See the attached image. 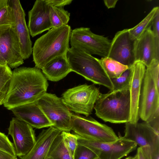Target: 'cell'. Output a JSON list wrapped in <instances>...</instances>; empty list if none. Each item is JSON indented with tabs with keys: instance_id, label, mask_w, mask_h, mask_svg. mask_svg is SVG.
<instances>
[{
	"instance_id": "1",
	"label": "cell",
	"mask_w": 159,
	"mask_h": 159,
	"mask_svg": "<svg viewBox=\"0 0 159 159\" xmlns=\"http://www.w3.org/2000/svg\"><path fill=\"white\" fill-rule=\"evenodd\" d=\"M48 84L41 69L21 67L15 68L4 101L8 110L38 100L46 93Z\"/></svg>"
},
{
	"instance_id": "2",
	"label": "cell",
	"mask_w": 159,
	"mask_h": 159,
	"mask_svg": "<svg viewBox=\"0 0 159 159\" xmlns=\"http://www.w3.org/2000/svg\"><path fill=\"white\" fill-rule=\"evenodd\" d=\"M71 31L68 25L53 28L38 38L32 47L35 66L41 69L52 59L66 56Z\"/></svg>"
},
{
	"instance_id": "3",
	"label": "cell",
	"mask_w": 159,
	"mask_h": 159,
	"mask_svg": "<svg viewBox=\"0 0 159 159\" xmlns=\"http://www.w3.org/2000/svg\"><path fill=\"white\" fill-rule=\"evenodd\" d=\"M94 109L96 116L105 122L121 124L129 122L130 110L129 88L100 93Z\"/></svg>"
},
{
	"instance_id": "4",
	"label": "cell",
	"mask_w": 159,
	"mask_h": 159,
	"mask_svg": "<svg viewBox=\"0 0 159 159\" xmlns=\"http://www.w3.org/2000/svg\"><path fill=\"white\" fill-rule=\"evenodd\" d=\"M66 57L72 71L80 75L94 84L102 85L110 90H113L111 80L105 71L98 58L72 47L69 49Z\"/></svg>"
},
{
	"instance_id": "5",
	"label": "cell",
	"mask_w": 159,
	"mask_h": 159,
	"mask_svg": "<svg viewBox=\"0 0 159 159\" xmlns=\"http://www.w3.org/2000/svg\"><path fill=\"white\" fill-rule=\"evenodd\" d=\"M100 93L94 84H84L67 89L61 98L70 111L88 116L92 114Z\"/></svg>"
},
{
	"instance_id": "6",
	"label": "cell",
	"mask_w": 159,
	"mask_h": 159,
	"mask_svg": "<svg viewBox=\"0 0 159 159\" xmlns=\"http://www.w3.org/2000/svg\"><path fill=\"white\" fill-rule=\"evenodd\" d=\"M76 135L78 144L91 149L99 159H121L134 150L137 146L135 142L122 137L113 142H105Z\"/></svg>"
},
{
	"instance_id": "7",
	"label": "cell",
	"mask_w": 159,
	"mask_h": 159,
	"mask_svg": "<svg viewBox=\"0 0 159 159\" xmlns=\"http://www.w3.org/2000/svg\"><path fill=\"white\" fill-rule=\"evenodd\" d=\"M111 41L107 37L95 34L90 28L84 27L72 30L70 39L71 47L102 57H107Z\"/></svg>"
},
{
	"instance_id": "8",
	"label": "cell",
	"mask_w": 159,
	"mask_h": 159,
	"mask_svg": "<svg viewBox=\"0 0 159 159\" xmlns=\"http://www.w3.org/2000/svg\"><path fill=\"white\" fill-rule=\"evenodd\" d=\"M72 130L82 137L105 142H111L119 138L112 129L90 116L71 113Z\"/></svg>"
},
{
	"instance_id": "9",
	"label": "cell",
	"mask_w": 159,
	"mask_h": 159,
	"mask_svg": "<svg viewBox=\"0 0 159 159\" xmlns=\"http://www.w3.org/2000/svg\"><path fill=\"white\" fill-rule=\"evenodd\" d=\"M38 104L53 127L61 131L71 130V113L61 98L46 93L38 100Z\"/></svg>"
},
{
	"instance_id": "10",
	"label": "cell",
	"mask_w": 159,
	"mask_h": 159,
	"mask_svg": "<svg viewBox=\"0 0 159 159\" xmlns=\"http://www.w3.org/2000/svg\"><path fill=\"white\" fill-rule=\"evenodd\" d=\"M123 138L135 142L140 147L150 148L152 159H159V134L146 122L125 123Z\"/></svg>"
},
{
	"instance_id": "11",
	"label": "cell",
	"mask_w": 159,
	"mask_h": 159,
	"mask_svg": "<svg viewBox=\"0 0 159 159\" xmlns=\"http://www.w3.org/2000/svg\"><path fill=\"white\" fill-rule=\"evenodd\" d=\"M158 111L159 89L157 87L148 69L146 67L139 101V118L144 121H146Z\"/></svg>"
},
{
	"instance_id": "12",
	"label": "cell",
	"mask_w": 159,
	"mask_h": 159,
	"mask_svg": "<svg viewBox=\"0 0 159 159\" xmlns=\"http://www.w3.org/2000/svg\"><path fill=\"white\" fill-rule=\"evenodd\" d=\"M0 50L11 68H16L24 63L14 25H0Z\"/></svg>"
},
{
	"instance_id": "13",
	"label": "cell",
	"mask_w": 159,
	"mask_h": 159,
	"mask_svg": "<svg viewBox=\"0 0 159 159\" xmlns=\"http://www.w3.org/2000/svg\"><path fill=\"white\" fill-rule=\"evenodd\" d=\"M8 134L12 137L16 157L27 154L34 144L36 139L33 128L16 117L10 121Z\"/></svg>"
},
{
	"instance_id": "14",
	"label": "cell",
	"mask_w": 159,
	"mask_h": 159,
	"mask_svg": "<svg viewBox=\"0 0 159 159\" xmlns=\"http://www.w3.org/2000/svg\"><path fill=\"white\" fill-rule=\"evenodd\" d=\"M134 42L130 38L129 29L118 31L111 41L107 57L130 67L135 61Z\"/></svg>"
},
{
	"instance_id": "15",
	"label": "cell",
	"mask_w": 159,
	"mask_h": 159,
	"mask_svg": "<svg viewBox=\"0 0 159 159\" xmlns=\"http://www.w3.org/2000/svg\"><path fill=\"white\" fill-rule=\"evenodd\" d=\"M14 17V27L18 37L21 54L24 60L28 58L32 53V42L25 19V14L19 0H8Z\"/></svg>"
},
{
	"instance_id": "16",
	"label": "cell",
	"mask_w": 159,
	"mask_h": 159,
	"mask_svg": "<svg viewBox=\"0 0 159 159\" xmlns=\"http://www.w3.org/2000/svg\"><path fill=\"white\" fill-rule=\"evenodd\" d=\"M135 61H139L148 67L154 59L159 60V44L156 40L152 26L134 42Z\"/></svg>"
},
{
	"instance_id": "17",
	"label": "cell",
	"mask_w": 159,
	"mask_h": 159,
	"mask_svg": "<svg viewBox=\"0 0 159 159\" xmlns=\"http://www.w3.org/2000/svg\"><path fill=\"white\" fill-rule=\"evenodd\" d=\"M50 7L46 0H36L32 8L29 11L27 27L32 37L52 28Z\"/></svg>"
},
{
	"instance_id": "18",
	"label": "cell",
	"mask_w": 159,
	"mask_h": 159,
	"mask_svg": "<svg viewBox=\"0 0 159 159\" xmlns=\"http://www.w3.org/2000/svg\"><path fill=\"white\" fill-rule=\"evenodd\" d=\"M131 72L129 86L130 110L129 122L136 124L139 119V104L142 84L146 70L145 66L139 61H135L131 66Z\"/></svg>"
},
{
	"instance_id": "19",
	"label": "cell",
	"mask_w": 159,
	"mask_h": 159,
	"mask_svg": "<svg viewBox=\"0 0 159 159\" xmlns=\"http://www.w3.org/2000/svg\"><path fill=\"white\" fill-rule=\"evenodd\" d=\"M10 110L16 117L33 128L40 129L53 126L39 106L37 101L14 107Z\"/></svg>"
},
{
	"instance_id": "20",
	"label": "cell",
	"mask_w": 159,
	"mask_h": 159,
	"mask_svg": "<svg viewBox=\"0 0 159 159\" xmlns=\"http://www.w3.org/2000/svg\"><path fill=\"white\" fill-rule=\"evenodd\" d=\"M61 132L53 126L43 130L31 150L20 159H47L52 144Z\"/></svg>"
},
{
	"instance_id": "21",
	"label": "cell",
	"mask_w": 159,
	"mask_h": 159,
	"mask_svg": "<svg viewBox=\"0 0 159 159\" xmlns=\"http://www.w3.org/2000/svg\"><path fill=\"white\" fill-rule=\"evenodd\" d=\"M47 80L57 82L72 72L66 56L56 57L48 63L42 69Z\"/></svg>"
},
{
	"instance_id": "22",
	"label": "cell",
	"mask_w": 159,
	"mask_h": 159,
	"mask_svg": "<svg viewBox=\"0 0 159 159\" xmlns=\"http://www.w3.org/2000/svg\"><path fill=\"white\" fill-rule=\"evenodd\" d=\"M61 133L52 144L47 159H74L64 142Z\"/></svg>"
},
{
	"instance_id": "23",
	"label": "cell",
	"mask_w": 159,
	"mask_h": 159,
	"mask_svg": "<svg viewBox=\"0 0 159 159\" xmlns=\"http://www.w3.org/2000/svg\"><path fill=\"white\" fill-rule=\"evenodd\" d=\"M98 59L105 71L111 79L119 77L129 68L107 57Z\"/></svg>"
},
{
	"instance_id": "24",
	"label": "cell",
	"mask_w": 159,
	"mask_h": 159,
	"mask_svg": "<svg viewBox=\"0 0 159 159\" xmlns=\"http://www.w3.org/2000/svg\"><path fill=\"white\" fill-rule=\"evenodd\" d=\"M159 10V7H155L152 9L146 16L134 27L129 29V36L133 41L140 37L151 26L154 17Z\"/></svg>"
},
{
	"instance_id": "25",
	"label": "cell",
	"mask_w": 159,
	"mask_h": 159,
	"mask_svg": "<svg viewBox=\"0 0 159 159\" xmlns=\"http://www.w3.org/2000/svg\"><path fill=\"white\" fill-rule=\"evenodd\" d=\"M12 75V71L7 64L0 66V106L3 104L9 88Z\"/></svg>"
},
{
	"instance_id": "26",
	"label": "cell",
	"mask_w": 159,
	"mask_h": 159,
	"mask_svg": "<svg viewBox=\"0 0 159 159\" xmlns=\"http://www.w3.org/2000/svg\"><path fill=\"white\" fill-rule=\"evenodd\" d=\"M50 19L52 28L68 25L70 13L63 7L51 6Z\"/></svg>"
},
{
	"instance_id": "27",
	"label": "cell",
	"mask_w": 159,
	"mask_h": 159,
	"mask_svg": "<svg viewBox=\"0 0 159 159\" xmlns=\"http://www.w3.org/2000/svg\"><path fill=\"white\" fill-rule=\"evenodd\" d=\"M131 72L130 67L119 77L111 79L113 86V90H119L129 88Z\"/></svg>"
},
{
	"instance_id": "28",
	"label": "cell",
	"mask_w": 159,
	"mask_h": 159,
	"mask_svg": "<svg viewBox=\"0 0 159 159\" xmlns=\"http://www.w3.org/2000/svg\"><path fill=\"white\" fill-rule=\"evenodd\" d=\"M74 159H96V153L89 148L78 144L73 156Z\"/></svg>"
},
{
	"instance_id": "29",
	"label": "cell",
	"mask_w": 159,
	"mask_h": 159,
	"mask_svg": "<svg viewBox=\"0 0 159 159\" xmlns=\"http://www.w3.org/2000/svg\"><path fill=\"white\" fill-rule=\"evenodd\" d=\"M14 25L12 9L9 3L0 9V25Z\"/></svg>"
},
{
	"instance_id": "30",
	"label": "cell",
	"mask_w": 159,
	"mask_h": 159,
	"mask_svg": "<svg viewBox=\"0 0 159 159\" xmlns=\"http://www.w3.org/2000/svg\"><path fill=\"white\" fill-rule=\"evenodd\" d=\"M64 142L72 155L73 156L75 150L78 145L77 137L76 134L70 132H61Z\"/></svg>"
},
{
	"instance_id": "31",
	"label": "cell",
	"mask_w": 159,
	"mask_h": 159,
	"mask_svg": "<svg viewBox=\"0 0 159 159\" xmlns=\"http://www.w3.org/2000/svg\"><path fill=\"white\" fill-rule=\"evenodd\" d=\"M0 150L16 157L13 143L4 134L0 132Z\"/></svg>"
},
{
	"instance_id": "32",
	"label": "cell",
	"mask_w": 159,
	"mask_h": 159,
	"mask_svg": "<svg viewBox=\"0 0 159 159\" xmlns=\"http://www.w3.org/2000/svg\"><path fill=\"white\" fill-rule=\"evenodd\" d=\"M146 68L148 69L157 87L159 89V60H153Z\"/></svg>"
},
{
	"instance_id": "33",
	"label": "cell",
	"mask_w": 159,
	"mask_h": 159,
	"mask_svg": "<svg viewBox=\"0 0 159 159\" xmlns=\"http://www.w3.org/2000/svg\"><path fill=\"white\" fill-rule=\"evenodd\" d=\"M150 126L159 134V111L153 114L146 121Z\"/></svg>"
},
{
	"instance_id": "34",
	"label": "cell",
	"mask_w": 159,
	"mask_h": 159,
	"mask_svg": "<svg viewBox=\"0 0 159 159\" xmlns=\"http://www.w3.org/2000/svg\"><path fill=\"white\" fill-rule=\"evenodd\" d=\"M152 30L157 42L159 44V10H158L152 24Z\"/></svg>"
},
{
	"instance_id": "35",
	"label": "cell",
	"mask_w": 159,
	"mask_h": 159,
	"mask_svg": "<svg viewBox=\"0 0 159 159\" xmlns=\"http://www.w3.org/2000/svg\"><path fill=\"white\" fill-rule=\"evenodd\" d=\"M136 154L139 159H152L150 148L148 146L139 147Z\"/></svg>"
},
{
	"instance_id": "36",
	"label": "cell",
	"mask_w": 159,
	"mask_h": 159,
	"mask_svg": "<svg viewBox=\"0 0 159 159\" xmlns=\"http://www.w3.org/2000/svg\"><path fill=\"white\" fill-rule=\"evenodd\" d=\"M47 4L50 6L63 7L65 6L70 4L72 0H46Z\"/></svg>"
},
{
	"instance_id": "37",
	"label": "cell",
	"mask_w": 159,
	"mask_h": 159,
	"mask_svg": "<svg viewBox=\"0 0 159 159\" xmlns=\"http://www.w3.org/2000/svg\"><path fill=\"white\" fill-rule=\"evenodd\" d=\"M118 0H105L103 1L105 6L108 9L115 7Z\"/></svg>"
},
{
	"instance_id": "38",
	"label": "cell",
	"mask_w": 159,
	"mask_h": 159,
	"mask_svg": "<svg viewBox=\"0 0 159 159\" xmlns=\"http://www.w3.org/2000/svg\"><path fill=\"white\" fill-rule=\"evenodd\" d=\"M15 157L10 154L0 150V159H14Z\"/></svg>"
},
{
	"instance_id": "39",
	"label": "cell",
	"mask_w": 159,
	"mask_h": 159,
	"mask_svg": "<svg viewBox=\"0 0 159 159\" xmlns=\"http://www.w3.org/2000/svg\"><path fill=\"white\" fill-rule=\"evenodd\" d=\"M8 3V0H0V9L7 5Z\"/></svg>"
},
{
	"instance_id": "40",
	"label": "cell",
	"mask_w": 159,
	"mask_h": 159,
	"mask_svg": "<svg viewBox=\"0 0 159 159\" xmlns=\"http://www.w3.org/2000/svg\"><path fill=\"white\" fill-rule=\"evenodd\" d=\"M7 64L5 61L3 57L0 50V66Z\"/></svg>"
},
{
	"instance_id": "41",
	"label": "cell",
	"mask_w": 159,
	"mask_h": 159,
	"mask_svg": "<svg viewBox=\"0 0 159 159\" xmlns=\"http://www.w3.org/2000/svg\"><path fill=\"white\" fill-rule=\"evenodd\" d=\"M130 159H139L137 155L136 154L134 157H131Z\"/></svg>"
},
{
	"instance_id": "42",
	"label": "cell",
	"mask_w": 159,
	"mask_h": 159,
	"mask_svg": "<svg viewBox=\"0 0 159 159\" xmlns=\"http://www.w3.org/2000/svg\"><path fill=\"white\" fill-rule=\"evenodd\" d=\"M131 157H127L125 159H130Z\"/></svg>"
},
{
	"instance_id": "43",
	"label": "cell",
	"mask_w": 159,
	"mask_h": 159,
	"mask_svg": "<svg viewBox=\"0 0 159 159\" xmlns=\"http://www.w3.org/2000/svg\"><path fill=\"white\" fill-rule=\"evenodd\" d=\"M14 159H18L17 158V157H16Z\"/></svg>"
},
{
	"instance_id": "44",
	"label": "cell",
	"mask_w": 159,
	"mask_h": 159,
	"mask_svg": "<svg viewBox=\"0 0 159 159\" xmlns=\"http://www.w3.org/2000/svg\"><path fill=\"white\" fill-rule=\"evenodd\" d=\"M96 159H99L98 158H97Z\"/></svg>"
},
{
	"instance_id": "45",
	"label": "cell",
	"mask_w": 159,
	"mask_h": 159,
	"mask_svg": "<svg viewBox=\"0 0 159 159\" xmlns=\"http://www.w3.org/2000/svg\"></svg>"
}]
</instances>
